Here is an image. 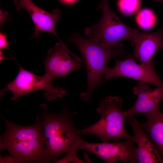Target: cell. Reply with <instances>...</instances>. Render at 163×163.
<instances>
[{"label":"cell","mask_w":163,"mask_h":163,"mask_svg":"<svg viewBox=\"0 0 163 163\" xmlns=\"http://www.w3.org/2000/svg\"><path fill=\"white\" fill-rule=\"evenodd\" d=\"M76 114L63 106L62 113H48L43 117L42 127L48 162H54L64 153L79 150L84 139L81 130L73 122Z\"/></svg>","instance_id":"cell-1"},{"label":"cell","mask_w":163,"mask_h":163,"mask_svg":"<svg viewBox=\"0 0 163 163\" xmlns=\"http://www.w3.org/2000/svg\"><path fill=\"white\" fill-rule=\"evenodd\" d=\"M68 40L78 47L85 64L88 89L81 93L79 97L86 102L96 88L105 82L103 77L104 71L108 62L112 58L125 56L124 46L118 43L112 47H105L76 33L69 37Z\"/></svg>","instance_id":"cell-2"},{"label":"cell","mask_w":163,"mask_h":163,"mask_svg":"<svg viewBox=\"0 0 163 163\" xmlns=\"http://www.w3.org/2000/svg\"><path fill=\"white\" fill-rule=\"evenodd\" d=\"M123 101L118 96H109L100 103L96 110L101 115L100 120L93 125L81 130L82 135L91 134L97 136L103 142L117 141L120 139H131L134 136L129 135L124 127L126 117L125 111L121 109Z\"/></svg>","instance_id":"cell-3"},{"label":"cell","mask_w":163,"mask_h":163,"mask_svg":"<svg viewBox=\"0 0 163 163\" xmlns=\"http://www.w3.org/2000/svg\"><path fill=\"white\" fill-rule=\"evenodd\" d=\"M103 12L102 17L95 24L84 30L85 35L103 46L112 47L121 41H131L134 28L123 22L110 9L108 3L100 7Z\"/></svg>","instance_id":"cell-4"},{"label":"cell","mask_w":163,"mask_h":163,"mask_svg":"<svg viewBox=\"0 0 163 163\" xmlns=\"http://www.w3.org/2000/svg\"><path fill=\"white\" fill-rule=\"evenodd\" d=\"M18 64L19 71L16 77L1 90L0 97L5 91H10L13 94L11 99L14 101L22 95L41 90L45 91L44 97L48 101H53L66 95V92L63 88L53 85L52 81L44 75H37Z\"/></svg>","instance_id":"cell-5"},{"label":"cell","mask_w":163,"mask_h":163,"mask_svg":"<svg viewBox=\"0 0 163 163\" xmlns=\"http://www.w3.org/2000/svg\"><path fill=\"white\" fill-rule=\"evenodd\" d=\"M44 75L51 81L54 78H65L66 75L82 67L80 57L72 52L62 41L48 51L44 62Z\"/></svg>","instance_id":"cell-6"},{"label":"cell","mask_w":163,"mask_h":163,"mask_svg":"<svg viewBox=\"0 0 163 163\" xmlns=\"http://www.w3.org/2000/svg\"><path fill=\"white\" fill-rule=\"evenodd\" d=\"M90 143L83 140L79 150H84L92 153L107 163L117 162L134 163L136 161V147L134 142L126 139L123 142Z\"/></svg>","instance_id":"cell-7"},{"label":"cell","mask_w":163,"mask_h":163,"mask_svg":"<svg viewBox=\"0 0 163 163\" xmlns=\"http://www.w3.org/2000/svg\"><path fill=\"white\" fill-rule=\"evenodd\" d=\"M125 57L123 61L115 57L116 64L113 68L106 67L104 71L105 82L114 77H124L146 82L157 87H163V82L157 74L154 65L145 66L138 64L131 55Z\"/></svg>","instance_id":"cell-8"},{"label":"cell","mask_w":163,"mask_h":163,"mask_svg":"<svg viewBox=\"0 0 163 163\" xmlns=\"http://www.w3.org/2000/svg\"><path fill=\"white\" fill-rule=\"evenodd\" d=\"M131 44L134 48L133 56L145 66L154 65L152 57L159 49L163 50V30L142 32L134 28Z\"/></svg>","instance_id":"cell-9"},{"label":"cell","mask_w":163,"mask_h":163,"mask_svg":"<svg viewBox=\"0 0 163 163\" xmlns=\"http://www.w3.org/2000/svg\"><path fill=\"white\" fill-rule=\"evenodd\" d=\"M149 84L138 81L133 89V94L137 98L132 107L125 111L126 118L138 113L146 117L159 110V105L163 99V87L152 89Z\"/></svg>","instance_id":"cell-10"},{"label":"cell","mask_w":163,"mask_h":163,"mask_svg":"<svg viewBox=\"0 0 163 163\" xmlns=\"http://www.w3.org/2000/svg\"><path fill=\"white\" fill-rule=\"evenodd\" d=\"M14 2L17 10L25 9L30 15L35 28L32 38L38 37L40 33L45 31L53 34L62 41L55 28L61 14L59 10L55 9L52 13H49L38 7L31 0H14Z\"/></svg>","instance_id":"cell-11"},{"label":"cell","mask_w":163,"mask_h":163,"mask_svg":"<svg viewBox=\"0 0 163 163\" xmlns=\"http://www.w3.org/2000/svg\"><path fill=\"white\" fill-rule=\"evenodd\" d=\"M44 138L24 141L5 145L6 149L16 163L47 162V157Z\"/></svg>","instance_id":"cell-12"},{"label":"cell","mask_w":163,"mask_h":163,"mask_svg":"<svg viewBox=\"0 0 163 163\" xmlns=\"http://www.w3.org/2000/svg\"><path fill=\"white\" fill-rule=\"evenodd\" d=\"M136 143V157L139 163H162L163 160L157 148L134 116L127 117Z\"/></svg>","instance_id":"cell-13"},{"label":"cell","mask_w":163,"mask_h":163,"mask_svg":"<svg viewBox=\"0 0 163 163\" xmlns=\"http://www.w3.org/2000/svg\"><path fill=\"white\" fill-rule=\"evenodd\" d=\"M4 119L5 122L6 129L0 137V148L12 143L43 138L42 127L40 123L23 126Z\"/></svg>","instance_id":"cell-14"},{"label":"cell","mask_w":163,"mask_h":163,"mask_svg":"<svg viewBox=\"0 0 163 163\" xmlns=\"http://www.w3.org/2000/svg\"><path fill=\"white\" fill-rule=\"evenodd\" d=\"M141 124L158 150L163 160V113L159 110L146 117Z\"/></svg>","instance_id":"cell-15"},{"label":"cell","mask_w":163,"mask_h":163,"mask_svg":"<svg viewBox=\"0 0 163 163\" xmlns=\"http://www.w3.org/2000/svg\"><path fill=\"white\" fill-rule=\"evenodd\" d=\"M136 21L141 28L148 29L152 28L155 24L156 17L153 11L148 8L140 11L136 17Z\"/></svg>","instance_id":"cell-16"},{"label":"cell","mask_w":163,"mask_h":163,"mask_svg":"<svg viewBox=\"0 0 163 163\" xmlns=\"http://www.w3.org/2000/svg\"><path fill=\"white\" fill-rule=\"evenodd\" d=\"M141 5L140 0H118L117 6L120 11L126 15L136 12Z\"/></svg>","instance_id":"cell-17"},{"label":"cell","mask_w":163,"mask_h":163,"mask_svg":"<svg viewBox=\"0 0 163 163\" xmlns=\"http://www.w3.org/2000/svg\"><path fill=\"white\" fill-rule=\"evenodd\" d=\"M77 151H73L67 153L62 158L56 160L55 163H84L85 161L79 158L77 156Z\"/></svg>","instance_id":"cell-18"},{"label":"cell","mask_w":163,"mask_h":163,"mask_svg":"<svg viewBox=\"0 0 163 163\" xmlns=\"http://www.w3.org/2000/svg\"><path fill=\"white\" fill-rule=\"evenodd\" d=\"M8 45L7 41V35L2 32L0 33V50L7 49Z\"/></svg>","instance_id":"cell-19"},{"label":"cell","mask_w":163,"mask_h":163,"mask_svg":"<svg viewBox=\"0 0 163 163\" xmlns=\"http://www.w3.org/2000/svg\"><path fill=\"white\" fill-rule=\"evenodd\" d=\"M0 163H16L15 159L10 155L8 156L3 157L0 155Z\"/></svg>","instance_id":"cell-20"},{"label":"cell","mask_w":163,"mask_h":163,"mask_svg":"<svg viewBox=\"0 0 163 163\" xmlns=\"http://www.w3.org/2000/svg\"><path fill=\"white\" fill-rule=\"evenodd\" d=\"M64 3L66 4H70L74 3L78 0H60Z\"/></svg>","instance_id":"cell-21"},{"label":"cell","mask_w":163,"mask_h":163,"mask_svg":"<svg viewBox=\"0 0 163 163\" xmlns=\"http://www.w3.org/2000/svg\"><path fill=\"white\" fill-rule=\"evenodd\" d=\"M109 0H101V2L97 6V8L99 9L100 6L106 3H108V2Z\"/></svg>","instance_id":"cell-22"},{"label":"cell","mask_w":163,"mask_h":163,"mask_svg":"<svg viewBox=\"0 0 163 163\" xmlns=\"http://www.w3.org/2000/svg\"><path fill=\"white\" fill-rule=\"evenodd\" d=\"M0 62H1L4 60V59L5 58V57L4 56L3 52H2V51L1 50H0Z\"/></svg>","instance_id":"cell-23"},{"label":"cell","mask_w":163,"mask_h":163,"mask_svg":"<svg viewBox=\"0 0 163 163\" xmlns=\"http://www.w3.org/2000/svg\"><path fill=\"white\" fill-rule=\"evenodd\" d=\"M156 2L163 3V0H155Z\"/></svg>","instance_id":"cell-24"}]
</instances>
